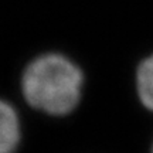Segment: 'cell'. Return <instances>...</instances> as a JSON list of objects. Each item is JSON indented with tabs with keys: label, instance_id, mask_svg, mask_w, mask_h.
Instances as JSON below:
<instances>
[{
	"label": "cell",
	"instance_id": "2",
	"mask_svg": "<svg viewBox=\"0 0 153 153\" xmlns=\"http://www.w3.org/2000/svg\"><path fill=\"white\" fill-rule=\"evenodd\" d=\"M20 140V122L16 111L0 101V153H13Z\"/></svg>",
	"mask_w": 153,
	"mask_h": 153
},
{
	"label": "cell",
	"instance_id": "3",
	"mask_svg": "<svg viewBox=\"0 0 153 153\" xmlns=\"http://www.w3.org/2000/svg\"><path fill=\"white\" fill-rule=\"evenodd\" d=\"M137 92L143 105L153 111V55L148 57L137 68Z\"/></svg>",
	"mask_w": 153,
	"mask_h": 153
},
{
	"label": "cell",
	"instance_id": "1",
	"mask_svg": "<svg viewBox=\"0 0 153 153\" xmlns=\"http://www.w3.org/2000/svg\"><path fill=\"white\" fill-rule=\"evenodd\" d=\"M82 72L60 54L41 55L23 74V94L28 104L50 115H67L81 98Z\"/></svg>",
	"mask_w": 153,
	"mask_h": 153
}]
</instances>
